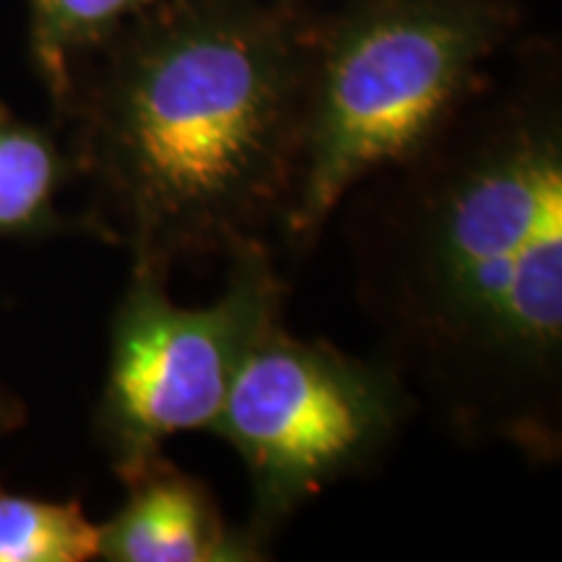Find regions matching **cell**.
Here are the masks:
<instances>
[{"label":"cell","mask_w":562,"mask_h":562,"mask_svg":"<svg viewBox=\"0 0 562 562\" xmlns=\"http://www.w3.org/2000/svg\"><path fill=\"white\" fill-rule=\"evenodd\" d=\"M383 360L463 446L562 459V97L552 68L476 87L341 201ZM336 211V214H339Z\"/></svg>","instance_id":"obj_1"},{"label":"cell","mask_w":562,"mask_h":562,"mask_svg":"<svg viewBox=\"0 0 562 562\" xmlns=\"http://www.w3.org/2000/svg\"><path fill=\"white\" fill-rule=\"evenodd\" d=\"M100 47L60 104L91 235L159 279L269 243L297 182L311 26L258 0H161Z\"/></svg>","instance_id":"obj_2"},{"label":"cell","mask_w":562,"mask_h":562,"mask_svg":"<svg viewBox=\"0 0 562 562\" xmlns=\"http://www.w3.org/2000/svg\"><path fill=\"white\" fill-rule=\"evenodd\" d=\"M510 30L497 0H362L313 32L286 248L311 250L357 182L427 144Z\"/></svg>","instance_id":"obj_3"},{"label":"cell","mask_w":562,"mask_h":562,"mask_svg":"<svg viewBox=\"0 0 562 562\" xmlns=\"http://www.w3.org/2000/svg\"><path fill=\"white\" fill-rule=\"evenodd\" d=\"M419 404L383 357L300 339L277 318L245 351L209 432L229 442L250 476L248 531L273 533L321 492L381 467Z\"/></svg>","instance_id":"obj_4"},{"label":"cell","mask_w":562,"mask_h":562,"mask_svg":"<svg viewBox=\"0 0 562 562\" xmlns=\"http://www.w3.org/2000/svg\"><path fill=\"white\" fill-rule=\"evenodd\" d=\"M227 263V290L209 307L175 305L167 279L131 269L94 414V435L121 480L165 453L175 435L211 430L245 351L284 313L286 279L269 243Z\"/></svg>","instance_id":"obj_5"},{"label":"cell","mask_w":562,"mask_h":562,"mask_svg":"<svg viewBox=\"0 0 562 562\" xmlns=\"http://www.w3.org/2000/svg\"><path fill=\"white\" fill-rule=\"evenodd\" d=\"M125 503L100 524V560L256 562L269 558L248 526H232L214 492L165 453L125 476Z\"/></svg>","instance_id":"obj_6"},{"label":"cell","mask_w":562,"mask_h":562,"mask_svg":"<svg viewBox=\"0 0 562 562\" xmlns=\"http://www.w3.org/2000/svg\"><path fill=\"white\" fill-rule=\"evenodd\" d=\"M74 178L68 149H60L47 131L0 108V237L87 229L58 211V195Z\"/></svg>","instance_id":"obj_7"},{"label":"cell","mask_w":562,"mask_h":562,"mask_svg":"<svg viewBox=\"0 0 562 562\" xmlns=\"http://www.w3.org/2000/svg\"><path fill=\"white\" fill-rule=\"evenodd\" d=\"M159 3L161 0H32L34 55L58 108L74 81V63Z\"/></svg>","instance_id":"obj_8"},{"label":"cell","mask_w":562,"mask_h":562,"mask_svg":"<svg viewBox=\"0 0 562 562\" xmlns=\"http://www.w3.org/2000/svg\"><path fill=\"white\" fill-rule=\"evenodd\" d=\"M100 558V524L79 501H40L0 490V562H87Z\"/></svg>","instance_id":"obj_9"},{"label":"cell","mask_w":562,"mask_h":562,"mask_svg":"<svg viewBox=\"0 0 562 562\" xmlns=\"http://www.w3.org/2000/svg\"><path fill=\"white\" fill-rule=\"evenodd\" d=\"M24 404L19 398H13L9 391L0 389V435L16 430V427L24 425Z\"/></svg>","instance_id":"obj_10"}]
</instances>
